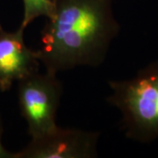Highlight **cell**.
Returning a JSON list of instances; mask_svg holds the SVG:
<instances>
[{"instance_id":"cell-1","label":"cell","mask_w":158,"mask_h":158,"mask_svg":"<svg viewBox=\"0 0 158 158\" xmlns=\"http://www.w3.org/2000/svg\"><path fill=\"white\" fill-rule=\"evenodd\" d=\"M113 0H54L38 50L46 71L57 74L78 66L98 67L107 56L119 25Z\"/></svg>"},{"instance_id":"cell-2","label":"cell","mask_w":158,"mask_h":158,"mask_svg":"<svg viewBox=\"0 0 158 158\" xmlns=\"http://www.w3.org/2000/svg\"><path fill=\"white\" fill-rule=\"evenodd\" d=\"M108 102L122 115L125 135L132 141L149 142L158 138V60L134 77L110 81Z\"/></svg>"},{"instance_id":"cell-3","label":"cell","mask_w":158,"mask_h":158,"mask_svg":"<svg viewBox=\"0 0 158 158\" xmlns=\"http://www.w3.org/2000/svg\"><path fill=\"white\" fill-rule=\"evenodd\" d=\"M18 84L19 106L27 123L29 135L36 138L56 129L62 94V82L57 74L36 71Z\"/></svg>"},{"instance_id":"cell-4","label":"cell","mask_w":158,"mask_h":158,"mask_svg":"<svg viewBox=\"0 0 158 158\" xmlns=\"http://www.w3.org/2000/svg\"><path fill=\"white\" fill-rule=\"evenodd\" d=\"M99 133L57 127L44 135L32 138L15 158H91L98 156Z\"/></svg>"},{"instance_id":"cell-5","label":"cell","mask_w":158,"mask_h":158,"mask_svg":"<svg viewBox=\"0 0 158 158\" xmlns=\"http://www.w3.org/2000/svg\"><path fill=\"white\" fill-rule=\"evenodd\" d=\"M25 29L7 32L0 24V91L4 92L30 74L39 71L38 50L28 48L24 40Z\"/></svg>"},{"instance_id":"cell-6","label":"cell","mask_w":158,"mask_h":158,"mask_svg":"<svg viewBox=\"0 0 158 158\" xmlns=\"http://www.w3.org/2000/svg\"><path fill=\"white\" fill-rule=\"evenodd\" d=\"M23 19L20 27L26 29L37 18L50 17L54 10V0H22Z\"/></svg>"},{"instance_id":"cell-7","label":"cell","mask_w":158,"mask_h":158,"mask_svg":"<svg viewBox=\"0 0 158 158\" xmlns=\"http://www.w3.org/2000/svg\"><path fill=\"white\" fill-rule=\"evenodd\" d=\"M2 134H3V126H2V121L0 118V158H15V153L8 151L3 145Z\"/></svg>"}]
</instances>
